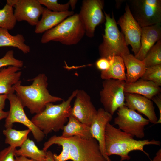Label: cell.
I'll return each mask as SVG.
<instances>
[{
	"mask_svg": "<svg viewBox=\"0 0 161 161\" xmlns=\"http://www.w3.org/2000/svg\"><path fill=\"white\" fill-rule=\"evenodd\" d=\"M77 91V89L73 91L66 100H63L60 103L47 104L42 111L32 117L31 121L45 135L52 131L56 132L62 130L71 114V103Z\"/></svg>",
	"mask_w": 161,
	"mask_h": 161,
	"instance_id": "3",
	"label": "cell"
},
{
	"mask_svg": "<svg viewBox=\"0 0 161 161\" xmlns=\"http://www.w3.org/2000/svg\"><path fill=\"white\" fill-rule=\"evenodd\" d=\"M95 66L101 72L107 70L110 66L109 60L106 58L100 57L95 62Z\"/></svg>",
	"mask_w": 161,
	"mask_h": 161,
	"instance_id": "34",
	"label": "cell"
},
{
	"mask_svg": "<svg viewBox=\"0 0 161 161\" xmlns=\"http://www.w3.org/2000/svg\"><path fill=\"white\" fill-rule=\"evenodd\" d=\"M47 152L39 149L33 141L27 138L20 148L16 149L15 154L37 161H44Z\"/></svg>",
	"mask_w": 161,
	"mask_h": 161,
	"instance_id": "26",
	"label": "cell"
},
{
	"mask_svg": "<svg viewBox=\"0 0 161 161\" xmlns=\"http://www.w3.org/2000/svg\"><path fill=\"white\" fill-rule=\"evenodd\" d=\"M125 105L145 116L150 122L156 124L158 120L153 102L145 97L136 94L125 93Z\"/></svg>",
	"mask_w": 161,
	"mask_h": 161,
	"instance_id": "16",
	"label": "cell"
},
{
	"mask_svg": "<svg viewBox=\"0 0 161 161\" xmlns=\"http://www.w3.org/2000/svg\"><path fill=\"white\" fill-rule=\"evenodd\" d=\"M53 154L51 151H47L44 161H55L54 158Z\"/></svg>",
	"mask_w": 161,
	"mask_h": 161,
	"instance_id": "37",
	"label": "cell"
},
{
	"mask_svg": "<svg viewBox=\"0 0 161 161\" xmlns=\"http://www.w3.org/2000/svg\"><path fill=\"white\" fill-rule=\"evenodd\" d=\"M130 11L141 27L161 22V0H130Z\"/></svg>",
	"mask_w": 161,
	"mask_h": 161,
	"instance_id": "6",
	"label": "cell"
},
{
	"mask_svg": "<svg viewBox=\"0 0 161 161\" xmlns=\"http://www.w3.org/2000/svg\"><path fill=\"white\" fill-rule=\"evenodd\" d=\"M141 79L154 83L161 86V64L146 68Z\"/></svg>",
	"mask_w": 161,
	"mask_h": 161,
	"instance_id": "30",
	"label": "cell"
},
{
	"mask_svg": "<svg viewBox=\"0 0 161 161\" xmlns=\"http://www.w3.org/2000/svg\"><path fill=\"white\" fill-rule=\"evenodd\" d=\"M117 111L114 123L118 129L134 137L141 139L144 137V127L150 122L148 119L125 105L119 108Z\"/></svg>",
	"mask_w": 161,
	"mask_h": 161,
	"instance_id": "7",
	"label": "cell"
},
{
	"mask_svg": "<svg viewBox=\"0 0 161 161\" xmlns=\"http://www.w3.org/2000/svg\"><path fill=\"white\" fill-rule=\"evenodd\" d=\"M30 132L31 131L29 129L18 130L12 128H6L3 131L5 138V143L16 148L21 146L27 138Z\"/></svg>",
	"mask_w": 161,
	"mask_h": 161,
	"instance_id": "27",
	"label": "cell"
},
{
	"mask_svg": "<svg viewBox=\"0 0 161 161\" xmlns=\"http://www.w3.org/2000/svg\"><path fill=\"white\" fill-rule=\"evenodd\" d=\"M104 1L101 0H84L82 1L79 13L85 29V35L92 38L96 27L105 20L103 10Z\"/></svg>",
	"mask_w": 161,
	"mask_h": 161,
	"instance_id": "11",
	"label": "cell"
},
{
	"mask_svg": "<svg viewBox=\"0 0 161 161\" xmlns=\"http://www.w3.org/2000/svg\"><path fill=\"white\" fill-rule=\"evenodd\" d=\"M156 104L159 112V117L156 124L161 123V95L160 93L153 97L151 99Z\"/></svg>",
	"mask_w": 161,
	"mask_h": 161,
	"instance_id": "35",
	"label": "cell"
},
{
	"mask_svg": "<svg viewBox=\"0 0 161 161\" xmlns=\"http://www.w3.org/2000/svg\"><path fill=\"white\" fill-rule=\"evenodd\" d=\"M61 136L66 138L76 136L84 139L92 138L90 127L80 122L71 114L62 129Z\"/></svg>",
	"mask_w": 161,
	"mask_h": 161,
	"instance_id": "22",
	"label": "cell"
},
{
	"mask_svg": "<svg viewBox=\"0 0 161 161\" xmlns=\"http://www.w3.org/2000/svg\"><path fill=\"white\" fill-rule=\"evenodd\" d=\"M68 138L72 161H107L101 154L98 142L95 139L76 136Z\"/></svg>",
	"mask_w": 161,
	"mask_h": 161,
	"instance_id": "9",
	"label": "cell"
},
{
	"mask_svg": "<svg viewBox=\"0 0 161 161\" xmlns=\"http://www.w3.org/2000/svg\"><path fill=\"white\" fill-rule=\"evenodd\" d=\"M117 24L120 27L127 45H131L134 55H136L140 47L142 27L133 17L127 4L124 13Z\"/></svg>",
	"mask_w": 161,
	"mask_h": 161,
	"instance_id": "12",
	"label": "cell"
},
{
	"mask_svg": "<svg viewBox=\"0 0 161 161\" xmlns=\"http://www.w3.org/2000/svg\"><path fill=\"white\" fill-rule=\"evenodd\" d=\"M16 161H37L24 156H16L15 157Z\"/></svg>",
	"mask_w": 161,
	"mask_h": 161,
	"instance_id": "38",
	"label": "cell"
},
{
	"mask_svg": "<svg viewBox=\"0 0 161 161\" xmlns=\"http://www.w3.org/2000/svg\"><path fill=\"white\" fill-rule=\"evenodd\" d=\"M7 99V95L0 94V110H3L4 108L5 101Z\"/></svg>",
	"mask_w": 161,
	"mask_h": 161,
	"instance_id": "36",
	"label": "cell"
},
{
	"mask_svg": "<svg viewBox=\"0 0 161 161\" xmlns=\"http://www.w3.org/2000/svg\"><path fill=\"white\" fill-rule=\"evenodd\" d=\"M16 21L13 7L6 4L0 9V28L11 30L14 27Z\"/></svg>",
	"mask_w": 161,
	"mask_h": 161,
	"instance_id": "28",
	"label": "cell"
},
{
	"mask_svg": "<svg viewBox=\"0 0 161 161\" xmlns=\"http://www.w3.org/2000/svg\"><path fill=\"white\" fill-rule=\"evenodd\" d=\"M7 95V99L10 103V109L5 120L4 127L6 129L12 128L14 123H20L30 130L37 142H39L42 141L45 135L28 117L19 97L14 93Z\"/></svg>",
	"mask_w": 161,
	"mask_h": 161,
	"instance_id": "10",
	"label": "cell"
},
{
	"mask_svg": "<svg viewBox=\"0 0 161 161\" xmlns=\"http://www.w3.org/2000/svg\"><path fill=\"white\" fill-rule=\"evenodd\" d=\"M32 81V84L28 86L21 85L20 81L13 87L24 107H27L31 114L41 112L48 103L63 100L50 94L47 89L48 78L45 74H39Z\"/></svg>",
	"mask_w": 161,
	"mask_h": 161,
	"instance_id": "1",
	"label": "cell"
},
{
	"mask_svg": "<svg viewBox=\"0 0 161 161\" xmlns=\"http://www.w3.org/2000/svg\"><path fill=\"white\" fill-rule=\"evenodd\" d=\"M16 148L9 146L0 151V161H16Z\"/></svg>",
	"mask_w": 161,
	"mask_h": 161,
	"instance_id": "33",
	"label": "cell"
},
{
	"mask_svg": "<svg viewBox=\"0 0 161 161\" xmlns=\"http://www.w3.org/2000/svg\"><path fill=\"white\" fill-rule=\"evenodd\" d=\"M71 114L81 123L90 126L97 110L89 95L83 90L77 89Z\"/></svg>",
	"mask_w": 161,
	"mask_h": 161,
	"instance_id": "14",
	"label": "cell"
},
{
	"mask_svg": "<svg viewBox=\"0 0 161 161\" xmlns=\"http://www.w3.org/2000/svg\"><path fill=\"white\" fill-rule=\"evenodd\" d=\"M110 66L106 70L101 72V78L103 80L113 79L126 81L125 67L122 57L115 56L109 58Z\"/></svg>",
	"mask_w": 161,
	"mask_h": 161,
	"instance_id": "23",
	"label": "cell"
},
{
	"mask_svg": "<svg viewBox=\"0 0 161 161\" xmlns=\"http://www.w3.org/2000/svg\"><path fill=\"white\" fill-rule=\"evenodd\" d=\"M23 65V61L14 57V52L12 50L8 51L2 58H0V69L7 66L21 68Z\"/></svg>",
	"mask_w": 161,
	"mask_h": 161,
	"instance_id": "31",
	"label": "cell"
},
{
	"mask_svg": "<svg viewBox=\"0 0 161 161\" xmlns=\"http://www.w3.org/2000/svg\"><path fill=\"white\" fill-rule=\"evenodd\" d=\"M21 69L10 66L0 69V94H13V86L19 82Z\"/></svg>",
	"mask_w": 161,
	"mask_h": 161,
	"instance_id": "19",
	"label": "cell"
},
{
	"mask_svg": "<svg viewBox=\"0 0 161 161\" xmlns=\"http://www.w3.org/2000/svg\"><path fill=\"white\" fill-rule=\"evenodd\" d=\"M6 4L15 8L17 21H26L31 26L38 24L44 8L38 0H7Z\"/></svg>",
	"mask_w": 161,
	"mask_h": 161,
	"instance_id": "13",
	"label": "cell"
},
{
	"mask_svg": "<svg viewBox=\"0 0 161 161\" xmlns=\"http://www.w3.org/2000/svg\"><path fill=\"white\" fill-rule=\"evenodd\" d=\"M112 118V115L103 108H100L97 110V114L90 126L92 137L98 142L101 153L107 161H111V160L106 154L105 142L106 129L107 123Z\"/></svg>",
	"mask_w": 161,
	"mask_h": 161,
	"instance_id": "15",
	"label": "cell"
},
{
	"mask_svg": "<svg viewBox=\"0 0 161 161\" xmlns=\"http://www.w3.org/2000/svg\"><path fill=\"white\" fill-rule=\"evenodd\" d=\"M74 14L73 11L56 12L44 8L41 18L36 25L35 32L37 34L45 32Z\"/></svg>",
	"mask_w": 161,
	"mask_h": 161,
	"instance_id": "18",
	"label": "cell"
},
{
	"mask_svg": "<svg viewBox=\"0 0 161 161\" xmlns=\"http://www.w3.org/2000/svg\"><path fill=\"white\" fill-rule=\"evenodd\" d=\"M54 144L61 146L62 148V151L59 154H53V157L55 161L71 160L70 145L68 138L64 137L61 135H54L44 143L42 150L47 152L48 148Z\"/></svg>",
	"mask_w": 161,
	"mask_h": 161,
	"instance_id": "25",
	"label": "cell"
},
{
	"mask_svg": "<svg viewBox=\"0 0 161 161\" xmlns=\"http://www.w3.org/2000/svg\"><path fill=\"white\" fill-rule=\"evenodd\" d=\"M125 83L124 80L113 79L104 80L102 82L100 101L104 109L112 115L119 108L125 105Z\"/></svg>",
	"mask_w": 161,
	"mask_h": 161,
	"instance_id": "8",
	"label": "cell"
},
{
	"mask_svg": "<svg viewBox=\"0 0 161 161\" xmlns=\"http://www.w3.org/2000/svg\"><path fill=\"white\" fill-rule=\"evenodd\" d=\"M161 23H159L142 27L140 48L134 56L136 58L142 61L155 43L161 40Z\"/></svg>",
	"mask_w": 161,
	"mask_h": 161,
	"instance_id": "17",
	"label": "cell"
},
{
	"mask_svg": "<svg viewBox=\"0 0 161 161\" xmlns=\"http://www.w3.org/2000/svg\"><path fill=\"white\" fill-rule=\"evenodd\" d=\"M40 3L47 7L48 9L56 12H61L68 10L70 5L69 2L63 4L58 2L56 0H38Z\"/></svg>",
	"mask_w": 161,
	"mask_h": 161,
	"instance_id": "32",
	"label": "cell"
},
{
	"mask_svg": "<svg viewBox=\"0 0 161 161\" xmlns=\"http://www.w3.org/2000/svg\"><path fill=\"white\" fill-rule=\"evenodd\" d=\"M122 58L127 69L126 83H134L142 77L146 68L142 61L130 53L123 56Z\"/></svg>",
	"mask_w": 161,
	"mask_h": 161,
	"instance_id": "21",
	"label": "cell"
},
{
	"mask_svg": "<svg viewBox=\"0 0 161 161\" xmlns=\"http://www.w3.org/2000/svg\"><path fill=\"white\" fill-rule=\"evenodd\" d=\"M25 41L22 34H18L13 36L9 33L8 30L0 28V47H16L24 54H27L30 51V47L25 43Z\"/></svg>",
	"mask_w": 161,
	"mask_h": 161,
	"instance_id": "24",
	"label": "cell"
},
{
	"mask_svg": "<svg viewBox=\"0 0 161 161\" xmlns=\"http://www.w3.org/2000/svg\"><path fill=\"white\" fill-rule=\"evenodd\" d=\"M8 111H4L3 110H0V121L3 119H6L8 116Z\"/></svg>",
	"mask_w": 161,
	"mask_h": 161,
	"instance_id": "40",
	"label": "cell"
},
{
	"mask_svg": "<svg viewBox=\"0 0 161 161\" xmlns=\"http://www.w3.org/2000/svg\"><path fill=\"white\" fill-rule=\"evenodd\" d=\"M105 18L103 40L99 47L100 57L106 58L115 56L122 57L130 53L123 33L118 29L113 15L112 17L104 12Z\"/></svg>",
	"mask_w": 161,
	"mask_h": 161,
	"instance_id": "5",
	"label": "cell"
},
{
	"mask_svg": "<svg viewBox=\"0 0 161 161\" xmlns=\"http://www.w3.org/2000/svg\"><path fill=\"white\" fill-rule=\"evenodd\" d=\"M161 91L160 86L154 83L141 79L133 83H126L124 88L125 93L137 94L150 100L160 94Z\"/></svg>",
	"mask_w": 161,
	"mask_h": 161,
	"instance_id": "20",
	"label": "cell"
},
{
	"mask_svg": "<svg viewBox=\"0 0 161 161\" xmlns=\"http://www.w3.org/2000/svg\"><path fill=\"white\" fill-rule=\"evenodd\" d=\"M85 32L79 14H75L45 32L42 36L41 42L45 44L53 41L67 45L76 44L82 38Z\"/></svg>",
	"mask_w": 161,
	"mask_h": 161,
	"instance_id": "4",
	"label": "cell"
},
{
	"mask_svg": "<svg viewBox=\"0 0 161 161\" xmlns=\"http://www.w3.org/2000/svg\"><path fill=\"white\" fill-rule=\"evenodd\" d=\"M142 61L146 68L161 64V40L152 47Z\"/></svg>",
	"mask_w": 161,
	"mask_h": 161,
	"instance_id": "29",
	"label": "cell"
},
{
	"mask_svg": "<svg viewBox=\"0 0 161 161\" xmlns=\"http://www.w3.org/2000/svg\"><path fill=\"white\" fill-rule=\"evenodd\" d=\"M132 135L125 133L107 123L106 129L105 142L106 154L109 157L115 155L120 156V161L129 160L131 157L129 154L133 151L143 152L149 157L148 154L144 150L148 145H160L161 142L154 140H137Z\"/></svg>",
	"mask_w": 161,
	"mask_h": 161,
	"instance_id": "2",
	"label": "cell"
},
{
	"mask_svg": "<svg viewBox=\"0 0 161 161\" xmlns=\"http://www.w3.org/2000/svg\"><path fill=\"white\" fill-rule=\"evenodd\" d=\"M77 2V0H70L68 1L72 10H73L75 9Z\"/></svg>",
	"mask_w": 161,
	"mask_h": 161,
	"instance_id": "41",
	"label": "cell"
},
{
	"mask_svg": "<svg viewBox=\"0 0 161 161\" xmlns=\"http://www.w3.org/2000/svg\"><path fill=\"white\" fill-rule=\"evenodd\" d=\"M151 161H161V149H160L156 154V156Z\"/></svg>",
	"mask_w": 161,
	"mask_h": 161,
	"instance_id": "39",
	"label": "cell"
}]
</instances>
